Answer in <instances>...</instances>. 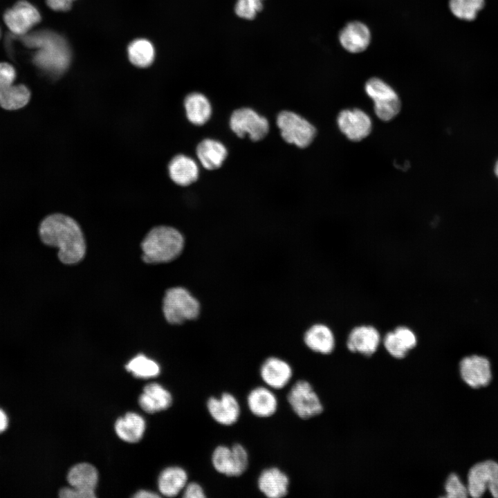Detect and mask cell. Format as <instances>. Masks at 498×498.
<instances>
[{"mask_svg": "<svg viewBox=\"0 0 498 498\" xmlns=\"http://www.w3.org/2000/svg\"><path fill=\"white\" fill-rule=\"evenodd\" d=\"M340 131L350 140L360 141L367 137L372 129L370 117L359 109H344L337 118Z\"/></svg>", "mask_w": 498, "mask_h": 498, "instance_id": "9a60e30c", "label": "cell"}, {"mask_svg": "<svg viewBox=\"0 0 498 498\" xmlns=\"http://www.w3.org/2000/svg\"><path fill=\"white\" fill-rule=\"evenodd\" d=\"M196 152L201 164L209 170L219 168L228 156V150L225 145L211 138L203 140L197 145Z\"/></svg>", "mask_w": 498, "mask_h": 498, "instance_id": "603a6c76", "label": "cell"}, {"mask_svg": "<svg viewBox=\"0 0 498 498\" xmlns=\"http://www.w3.org/2000/svg\"><path fill=\"white\" fill-rule=\"evenodd\" d=\"M467 488L472 497H479L488 489L492 496L498 498V463L486 460L474 464L468 474Z\"/></svg>", "mask_w": 498, "mask_h": 498, "instance_id": "30bf717a", "label": "cell"}, {"mask_svg": "<svg viewBox=\"0 0 498 498\" xmlns=\"http://www.w3.org/2000/svg\"><path fill=\"white\" fill-rule=\"evenodd\" d=\"M304 342L313 352L323 355L331 353L335 346L332 330L323 324L311 326L304 333Z\"/></svg>", "mask_w": 498, "mask_h": 498, "instance_id": "ffe728a7", "label": "cell"}, {"mask_svg": "<svg viewBox=\"0 0 498 498\" xmlns=\"http://www.w3.org/2000/svg\"><path fill=\"white\" fill-rule=\"evenodd\" d=\"M263 0H238L235 6V12L239 17L253 19L257 13L263 8Z\"/></svg>", "mask_w": 498, "mask_h": 498, "instance_id": "d6a6232c", "label": "cell"}, {"mask_svg": "<svg viewBox=\"0 0 498 498\" xmlns=\"http://www.w3.org/2000/svg\"><path fill=\"white\" fill-rule=\"evenodd\" d=\"M183 235L169 226H158L151 229L141 243L142 259L147 264L171 261L182 252Z\"/></svg>", "mask_w": 498, "mask_h": 498, "instance_id": "3957f363", "label": "cell"}, {"mask_svg": "<svg viewBox=\"0 0 498 498\" xmlns=\"http://www.w3.org/2000/svg\"><path fill=\"white\" fill-rule=\"evenodd\" d=\"M133 497L136 498H156L159 497L160 496L158 494L154 493L151 491L140 490L138 491Z\"/></svg>", "mask_w": 498, "mask_h": 498, "instance_id": "ab89813d", "label": "cell"}, {"mask_svg": "<svg viewBox=\"0 0 498 498\" xmlns=\"http://www.w3.org/2000/svg\"><path fill=\"white\" fill-rule=\"evenodd\" d=\"M138 402L144 411L155 413L169 407L172 403V396L162 385L152 382L144 387Z\"/></svg>", "mask_w": 498, "mask_h": 498, "instance_id": "44dd1931", "label": "cell"}, {"mask_svg": "<svg viewBox=\"0 0 498 498\" xmlns=\"http://www.w3.org/2000/svg\"><path fill=\"white\" fill-rule=\"evenodd\" d=\"M258 374L262 384L275 391H280L293 380L294 369L286 360L270 356L261 362Z\"/></svg>", "mask_w": 498, "mask_h": 498, "instance_id": "7c38bea8", "label": "cell"}, {"mask_svg": "<svg viewBox=\"0 0 498 498\" xmlns=\"http://www.w3.org/2000/svg\"><path fill=\"white\" fill-rule=\"evenodd\" d=\"M382 344L387 352L396 359H403L409 351L404 349L398 342L394 331L387 332L383 339Z\"/></svg>", "mask_w": 498, "mask_h": 498, "instance_id": "836d02e7", "label": "cell"}, {"mask_svg": "<svg viewBox=\"0 0 498 498\" xmlns=\"http://www.w3.org/2000/svg\"><path fill=\"white\" fill-rule=\"evenodd\" d=\"M67 481L71 487L96 497L95 488L98 481V473L91 464L81 463L73 466L68 472Z\"/></svg>", "mask_w": 498, "mask_h": 498, "instance_id": "cb8c5ba5", "label": "cell"}, {"mask_svg": "<svg viewBox=\"0 0 498 498\" xmlns=\"http://www.w3.org/2000/svg\"><path fill=\"white\" fill-rule=\"evenodd\" d=\"M365 92L374 102L376 116L382 121H389L400 112L401 104L394 89L378 77L369 79L365 86Z\"/></svg>", "mask_w": 498, "mask_h": 498, "instance_id": "8992f818", "label": "cell"}, {"mask_svg": "<svg viewBox=\"0 0 498 498\" xmlns=\"http://www.w3.org/2000/svg\"><path fill=\"white\" fill-rule=\"evenodd\" d=\"M448 6L454 17L470 21L474 20L483 8L485 0H449Z\"/></svg>", "mask_w": 498, "mask_h": 498, "instance_id": "f546056e", "label": "cell"}, {"mask_svg": "<svg viewBox=\"0 0 498 498\" xmlns=\"http://www.w3.org/2000/svg\"><path fill=\"white\" fill-rule=\"evenodd\" d=\"M494 172L495 175L498 177V160H497L495 167H494Z\"/></svg>", "mask_w": 498, "mask_h": 498, "instance_id": "60d3db41", "label": "cell"}, {"mask_svg": "<svg viewBox=\"0 0 498 498\" xmlns=\"http://www.w3.org/2000/svg\"><path fill=\"white\" fill-rule=\"evenodd\" d=\"M184 498H206L208 497L205 488L197 481L188 482L183 490Z\"/></svg>", "mask_w": 498, "mask_h": 498, "instance_id": "d590c367", "label": "cell"}, {"mask_svg": "<svg viewBox=\"0 0 498 498\" xmlns=\"http://www.w3.org/2000/svg\"><path fill=\"white\" fill-rule=\"evenodd\" d=\"M130 62L138 67H147L153 62L155 50L152 44L145 39H137L127 48Z\"/></svg>", "mask_w": 498, "mask_h": 498, "instance_id": "f1b7e54d", "label": "cell"}, {"mask_svg": "<svg viewBox=\"0 0 498 498\" xmlns=\"http://www.w3.org/2000/svg\"><path fill=\"white\" fill-rule=\"evenodd\" d=\"M42 242L58 248L59 259L65 264H73L82 260L86 252V243L78 223L62 214L46 216L39 225Z\"/></svg>", "mask_w": 498, "mask_h": 498, "instance_id": "6da1fadb", "label": "cell"}, {"mask_svg": "<svg viewBox=\"0 0 498 498\" xmlns=\"http://www.w3.org/2000/svg\"><path fill=\"white\" fill-rule=\"evenodd\" d=\"M275 391L264 384L250 389L245 398L249 412L259 419H268L274 416L279 406Z\"/></svg>", "mask_w": 498, "mask_h": 498, "instance_id": "4fadbf2b", "label": "cell"}, {"mask_svg": "<svg viewBox=\"0 0 498 498\" xmlns=\"http://www.w3.org/2000/svg\"><path fill=\"white\" fill-rule=\"evenodd\" d=\"M10 425V418L6 411L0 407V435L5 433Z\"/></svg>", "mask_w": 498, "mask_h": 498, "instance_id": "f35d334b", "label": "cell"}, {"mask_svg": "<svg viewBox=\"0 0 498 498\" xmlns=\"http://www.w3.org/2000/svg\"><path fill=\"white\" fill-rule=\"evenodd\" d=\"M163 312L169 324H179L196 319L200 313V304L185 288L174 287L165 293Z\"/></svg>", "mask_w": 498, "mask_h": 498, "instance_id": "5b68a950", "label": "cell"}, {"mask_svg": "<svg viewBox=\"0 0 498 498\" xmlns=\"http://www.w3.org/2000/svg\"><path fill=\"white\" fill-rule=\"evenodd\" d=\"M74 0H46L47 5L55 11L69 10Z\"/></svg>", "mask_w": 498, "mask_h": 498, "instance_id": "74e56055", "label": "cell"}, {"mask_svg": "<svg viewBox=\"0 0 498 498\" xmlns=\"http://www.w3.org/2000/svg\"><path fill=\"white\" fill-rule=\"evenodd\" d=\"M230 127L239 137L246 135L253 141L263 139L268 133L269 124L267 119L250 108L235 110L230 118Z\"/></svg>", "mask_w": 498, "mask_h": 498, "instance_id": "8fae6325", "label": "cell"}, {"mask_svg": "<svg viewBox=\"0 0 498 498\" xmlns=\"http://www.w3.org/2000/svg\"><path fill=\"white\" fill-rule=\"evenodd\" d=\"M184 107L188 120L195 125H203L211 117L212 107L208 99L202 93H192L186 96Z\"/></svg>", "mask_w": 498, "mask_h": 498, "instance_id": "4316f807", "label": "cell"}, {"mask_svg": "<svg viewBox=\"0 0 498 498\" xmlns=\"http://www.w3.org/2000/svg\"><path fill=\"white\" fill-rule=\"evenodd\" d=\"M23 42L36 49L33 61L46 73L59 76L68 67L71 50L64 38L57 33L47 30L35 31L24 35Z\"/></svg>", "mask_w": 498, "mask_h": 498, "instance_id": "7a4b0ae2", "label": "cell"}, {"mask_svg": "<svg viewBox=\"0 0 498 498\" xmlns=\"http://www.w3.org/2000/svg\"><path fill=\"white\" fill-rule=\"evenodd\" d=\"M290 479L286 471L277 465L262 469L256 479L258 491L267 498H284L290 492Z\"/></svg>", "mask_w": 498, "mask_h": 498, "instance_id": "5bb4252c", "label": "cell"}, {"mask_svg": "<svg viewBox=\"0 0 498 498\" xmlns=\"http://www.w3.org/2000/svg\"><path fill=\"white\" fill-rule=\"evenodd\" d=\"M125 368L135 377L141 378L156 377L160 374L159 365L143 354H138L133 358L125 365Z\"/></svg>", "mask_w": 498, "mask_h": 498, "instance_id": "4dcf8cb0", "label": "cell"}, {"mask_svg": "<svg viewBox=\"0 0 498 498\" xmlns=\"http://www.w3.org/2000/svg\"><path fill=\"white\" fill-rule=\"evenodd\" d=\"M169 175L173 182L181 186H187L199 178V167L190 157L184 154L174 156L168 165Z\"/></svg>", "mask_w": 498, "mask_h": 498, "instance_id": "7402d4cb", "label": "cell"}, {"mask_svg": "<svg viewBox=\"0 0 498 498\" xmlns=\"http://www.w3.org/2000/svg\"><path fill=\"white\" fill-rule=\"evenodd\" d=\"M371 38L368 26L359 21L347 23L338 35L340 45L351 53H359L365 50L371 42Z\"/></svg>", "mask_w": 498, "mask_h": 498, "instance_id": "d6986e66", "label": "cell"}, {"mask_svg": "<svg viewBox=\"0 0 498 498\" xmlns=\"http://www.w3.org/2000/svg\"><path fill=\"white\" fill-rule=\"evenodd\" d=\"M188 483L187 471L179 466H170L164 469L158 479L159 491L169 497L177 496L182 492Z\"/></svg>", "mask_w": 498, "mask_h": 498, "instance_id": "d4e9b609", "label": "cell"}, {"mask_svg": "<svg viewBox=\"0 0 498 498\" xmlns=\"http://www.w3.org/2000/svg\"><path fill=\"white\" fill-rule=\"evenodd\" d=\"M286 400L293 414L302 421L310 420L324 411V405L313 385L307 380H296L288 388Z\"/></svg>", "mask_w": 498, "mask_h": 498, "instance_id": "277c9868", "label": "cell"}, {"mask_svg": "<svg viewBox=\"0 0 498 498\" xmlns=\"http://www.w3.org/2000/svg\"><path fill=\"white\" fill-rule=\"evenodd\" d=\"M16 71L6 62L0 63V106L6 110L25 107L30 98L29 89L24 84H14Z\"/></svg>", "mask_w": 498, "mask_h": 498, "instance_id": "9c48e42d", "label": "cell"}, {"mask_svg": "<svg viewBox=\"0 0 498 498\" xmlns=\"http://www.w3.org/2000/svg\"><path fill=\"white\" fill-rule=\"evenodd\" d=\"M210 464L217 474L228 478H237L235 461L230 445H216L210 454Z\"/></svg>", "mask_w": 498, "mask_h": 498, "instance_id": "83f0119b", "label": "cell"}, {"mask_svg": "<svg viewBox=\"0 0 498 498\" xmlns=\"http://www.w3.org/2000/svg\"><path fill=\"white\" fill-rule=\"evenodd\" d=\"M277 124L282 138L300 148L310 145L316 135L315 127L301 116L290 111L280 112Z\"/></svg>", "mask_w": 498, "mask_h": 498, "instance_id": "52a82bcc", "label": "cell"}, {"mask_svg": "<svg viewBox=\"0 0 498 498\" xmlns=\"http://www.w3.org/2000/svg\"><path fill=\"white\" fill-rule=\"evenodd\" d=\"M205 407L210 418L220 426L232 427L239 422L241 416L239 400L229 391L210 396L205 400Z\"/></svg>", "mask_w": 498, "mask_h": 498, "instance_id": "ba28073f", "label": "cell"}, {"mask_svg": "<svg viewBox=\"0 0 498 498\" xmlns=\"http://www.w3.org/2000/svg\"><path fill=\"white\" fill-rule=\"evenodd\" d=\"M380 342L381 336L377 329L369 325H361L350 331L346 345L352 353L371 356L376 352Z\"/></svg>", "mask_w": 498, "mask_h": 498, "instance_id": "ac0fdd59", "label": "cell"}, {"mask_svg": "<svg viewBox=\"0 0 498 498\" xmlns=\"http://www.w3.org/2000/svg\"><path fill=\"white\" fill-rule=\"evenodd\" d=\"M459 371L463 380L472 388L486 387L492 379L490 363L484 356L463 358L459 363Z\"/></svg>", "mask_w": 498, "mask_h": 498, "instance_id": "e0dca14e", "label": "cell"}, {"mask_svg": "<svg viewBox=\"0 0 498 498\" xmlns=\"http://www.w3.org/2000/svg\"><path fill=\"white\" fill-rule=\"evenodd\" d=\"M3 19L12 33L24 35L40 21L41 15L31 3L20 1L5 12Z\"/></svg>", "mask_w": 498, "mask_h": 498, "instance_id": "2e32d148", "label": "cell"}, {"mask_svg": "<svg viewBox=\"0 0 498 498\" xmlns=\"http://www.w3.org/2000/svg\"><path fill=\"white\" fill-rule=\"evenodd\" d=\"M115 431L118 436L128 443H136L142 437L145 430V421L139 414L127 412L118 418L115 423Z\"/></svg>", "mask_w": 498, "mask_h": 498, "instance_id": "484cf974", "label": "cell"}, {"mask_svg": "<svg viewBox=\"0 0 498 498\" xmlns=\"http://www.w3.org/2000/svg\"><path fill=\"white\" fill-rule=\"evenodd\" d=\"M394 333L400 345L407 351L415 348L417 344V337L409 327L400 326L396 328Z\"/></svg>", "mask_w": 498, "mask_h": 498, "instance_id": "e575fe53", "label": "cell"}, {"mask_svg": "<svg viewBox=\"0 0 498 498\" xmlns=\"http://www.w3.org/2000/svg\"><path fill=\"white\" fill-rule=\"evenodd\" d=\"M444 488L445 497L459 498L467 497L469 495L467 486L462 483L455 473H452L448 477Z\"/></svg>", "mask_w": 498, "mask_h": 498, "instance_id": "1f68e13d", "label": "cell"}, {"mask_svg": "<svg viewBox=\"0 0 498 498\" xmlns=\"http://www.w3.org/2000/svg\"><path fill=\"white\" fill-rule=\"evenodd\" d=\"M59 496L62 498H94L93 495L73 487L62 488L59 492Z\"/></svg>", "mask_w": 498, "mask_h": 498, "instance_id": "8d00e7d4", "label": "cell"}]
</instances>
